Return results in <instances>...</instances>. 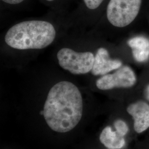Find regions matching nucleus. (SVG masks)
Returning a JSON list of instances; mask_svg holds the SVG:
<instances>
[{
  "label": "nucleus",
  "instance_id": "f257e3e1",
  "mask_svg": "<svg viewBox=\"0 0 149 149\" xmlns=\"http://www.w3.org/2000/svg\"><path fill=\"white\" fill-rule=\"evenodd\" d=\"M82 112V95L74 84L61 81L50 90L44 104L43 116L53 130L66 133L72 130L80 122Z\"/></svg>",
  "mask_w": 149,
  "mask_h": 149
},
{
  "label": "nucleus",
  "instance_id": "f03ea898",
  "mask_svg": "<svg viewBox=\"0 0 149 149\" xmlns=\"http://www.w3.org/2000/svg\"><path fill=\"white\" fill-rule=\"evenodd\" d=\"M56 31L48 22L31 20L17 23L7 31L5 40L10 47L18 50L42 49L53 42Z\"/></svg>",
  "mask_w": 149,
  "mask_h": 149
},
{
  "label": "nucleus",
  "instance_id": "7ed1b4c3",
  "mask_svg": "<svg viewBox=\"0 0 149 149\" xmlns=\"http://www.w3.org/2000/svg\"><path fill=\"white\" fill-rule=\"evenodd\" d=\"M142 0H110L107 8V17L113 26L126 27L138 15Z\"/></svg>",
  "mask_w": 149,
  "mask_h": 149
},
{
  "label": "nucleus",
  "instance_id": "20e7f679",
  "mask_svg": "<svg viewBox=\"0 0 149 149\" xmlns=\"http://www.w3.org/2000/svg\"><path fill=\"white\" fill-rule=\"evenodd\" d=\"M59 65L75 74H86L91 71L95 56L90 52L78 53L70 48L60 49L57 54Z\"/></svg>",
  "mask_w": 149,
  "mask_h": 149
},
{
  "label": "nucleus",
  "instance_id": "39448f33",
  "mask_svg": "<svg viewBox=\"0 0 149 149\" xmlns=\"http://www.w3.org/2000/svg\"><path fill=\"white\" fill-rule=\"evenodd\" d=\"M136 82V77L133 69L123 66L112 74H104L97 80V87L101 90H109L115 88H129Z\"/></svg>",
  "mask_w": 149,
  "mask_h": 149
},
{
  "label": "nucleus",
  "instance_id": "423d86ee",
  "mask_svg": "<svg viewBox=\"0 0 149 149\" xmlns=\"http://www.w3.org/2000/svg\"><path fill=\"white\" fill-rule=\"evenodd\" d=\"M127 111L134 119V128L138 133H143L149 127V105L143 101L130 104Z\"/></svg>",
  "mask_w": 149,
  "mask_h": 149
},
{
  "label": "nucleus",
  "instance_id": "0eeeda50",
  "mask_svg": "<svg viewBox=\"0 0 149 149\" xmlns=\"http://www.w3.org/2000/svg\"><path fill=\"white\" fill-rule=\"evenodd\" d=\"M122 66V62L118 59H112L105 48H99L96 53L92 74L95 76L104 75Z\"/></svg>",
  "mask_w": 149,
  "mask_h": 149
},
{
  "label": "nucleus",
  "instance_id": "6e6552de",
  "mask_svg": "<svg viewBox=\"0 0 149 149\" xmlns=\"http://www.w3.org/2000/svg\"><path fill=\"white\" fill-rule=\"evenodd\" d=\"M128 45L132 50L134 59L138 63H145L149 58V39L142 36L130 39Z\"/></svg>",
  "mask_w": 149,
  "mask_h": 149
},
{
  "label": "nucleus",
  "instance_id": "1a4fd4ad",
  "mask_svg": "<svg viewBox=\"0 0 149 149\" xmlns=\"http://www.w3.org/2000/svg\"><path fill=\"white\" fill-rule=\"evenodd\" d=\"M100 140L102 144L109 149H122L125 144L124 137L116 131H113L111 127H107L102 130Z\"/></svg>",
  "mask_w": 149,
  "mask_h": 149
},
{
  "label": "nucleus",
  "instance_id": "9d476101",
  "mask_svg": "<svg viewBox=\"0 0 149 149\" xmlns=\"http://www.w3.org/2000/svg\"><path fill=\"white\" fill-rule=\"evenodd\" d=\"M114 126L116 130V131L123 137L128 133L129 130L128 125L126 123L122 120L118 119L116 120L114 123Z\"/></svg>",
  "mask_w": 149,
  "mask_h": 149
},
{
  "label": "nucleus",
  "instance_id": "9b49d317",
  "mask_svg": "<svg viewBox=\"0 0 149 149\" xmlns=\"http://www.w3.org/2000/svg\"><path fill=\"white\" fill-rule=\"evenodd\" d=\"M86 7L90 10H96L101 5L103 0H83Z\"/></svg>",
  "mask_w": 149,
  "mask_h": 149
},
{
  "label": "nucleus",
  "instance_id": "f8f14e48",
  "mask_svg": "<svg viewBox=\"0 0 149 149\" xmlns=\"http://www.w3.org/2000/svg\"><path fill=\"white\" fill-rule=\"evenodd\" d=\"M4 2L10 5H17L22 2L25 0H2Z\"/></svg>",
  "mask_w": 149,
  "mask_h": 149
},
{
  "label": "nucleus",
  "instance_id": "ddd939ff",
  "mask_svg": "<svg viewBox=\"0 0 149 149\" xmlns=\"http://www.w3.org/2000/svg\"><path fill=\"white\" fill-rule=\"evenodd\" d=\"M145 95L146 98L149 101V85L148 86L145 91Z\"/></svg>",
  "mask_w": 149,
  "mask_h": 149
},
{
  "label": "nucleus",
  "instance_id": "4468645a",
  "mask_svg": "<svg viewBox=\"0 0 149 149\" xmlns=\"http://www.w3.org/2000/svg\"><path fill=\"white\" fill-rule=\"evenodd\" d=\"M47 1H53L54 0H47Z\"/></svg>",
  "mask_w": 149,
  "mask_h": 149
}]
</instances>
